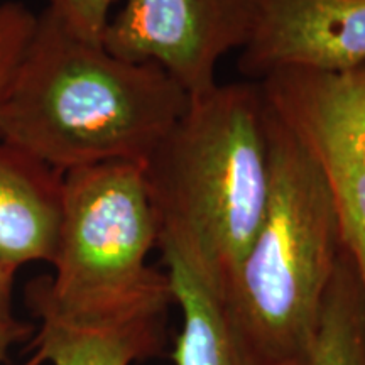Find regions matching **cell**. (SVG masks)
Listing matches in <instances>:
<instances>
[{
  "mask_svg": "<svg viewBox=\"0 0 365 365\" xmlns=\"http://www.w3.org/2000/svg\"><path fill=\"white\" fill-rule=\"evenodd\" d=\"M188 103L163 68L113 56L46 7L0 98V140L61 173L144 163Z\"/></svg>",
  "mask_w": 365,
  "mask_h": 365,
  "instance_id": "cell-1",
  "label": "cell"
},
{
  "mask_svg": "<svg viewBox=\"0 0 365 365\" xmlns=\"http://www.w3.org/2000/svg\"><path fill=\"white\" fill-rule=\"evenodd\" d=\"M266 130V212L223 303L240 365H307L344 240L322 168L267 102Z\"/></svg>",
  "mask_w": 365,
  "mask_h": 365,
  "instance_id": "cell-2",
  "label": "cell"
},
{
  "mask_svg": "<svg viewBox=\"0 0 365 365\" xmlns=\"http://www.w3.org/2000/svg\"><path fill=\"white\" fill-rule=\"evenodd\" d=\"M159 230L190 242L225 289L266 212L271 161L261 85H217L144 161Z\"/></svg>",
  "mask_w": 365,
  "mask_h": 365,
  "instance_id": "cell-3",
  "label": "cell"
},
{
  "mask_svg": "<svg viewBox=\"0 0 365 365\" xmlns=\"http://www.w3.org/2000/svg\"><path fill=\"white\" fill-rule=\"evenodd\" d=\"M158 218L144 163L110 161L63 173L61 227L54 276L39 277L26 298L76 317L166 308V272L148 266Z\"/></svg>",
  "mask_w": 365,
  "mask_h": 365,
  "instance_id": "cell-4",
  "label": "cell"
},
{
  "mask_svg": "<svg viewBox=\"0 0 365 365\" xmlns=\"http://www.w3.org/2000/svg\"><path fill=\"white\" fill-rule=\"evenodd\" d=\"M261 90L330 185L365 298V65L340 73H274Z\"/></svg>",
  "mask_w": 365,
  "mask_h": 365,
  "instance_id": "cell-5",
  "label": "cell"
},
{
  "mask_svg": "<svg viewBox=\"0 0 365 365\" xmlns=\"http://www.w3.org/2000/svg\"><path fill=\"white\" fill-rule=\"evenodd\" d=\"M262 0H125L110 17L103 48L163 68L190 100L218 85V61L252 38Z\"/></svg>",
  "mask_w": 365,
  "mask_h": 365,
  "instance_id": "cell-6",
  "label": "cell"
},
{
  "mask_svg": "<svg viewBox=\"0 0 365 365\" xmlns=\"http://www.w3.org/2000/svg\"><path fill=\"white\" fill-rule=\"evenodd\" d=\"M365 65V0H262L242 49L245 76L281 71L340 73Z\"/></svg>",
  "mask_w": 365,
  "mask_h": 365,
  "instance_id": "cell-7",
  "label": "cell"
},
{
  "mask_svg": "<svg viewBox=\"0 0 365 365\" xmlns=\"http://www.w3.org/2000/svg\"><path fill=\"white\" fill-rule=\"evenodd\" d=\"M41 327L34 349L51 365H132L163 350L168 309L76 317L26 298Z\"/></svg>",
  "mask_w": 365,
  "mask_h": 365,
  "instance_id": "cell-8",
  "label": "cell"
},
{
  "mask_svg": "<svg viewBox=\"0 0 365 365\" xmlns=\"http://www.w3.org/2000/svg\"><path fill=\"white\" fill-rule=\"evenodd\" d=\"M63 173L0 140V262L54 261L61 227Z\"/></svg>",
  "mask_w": 365,
  "mask_h": 365,
  "instance_id": "cell-9",
  "label": "cell"
},
{
  "mask_svg": "<svg viewBox=\"0 0 365 365\" xmlns=\"http://www.w3.org/2000/svg\"><path fill=\"white\" fill-rule=\"evenodd\" d=\"M170 279L173 301L182 314L176 339V365H240L228 328L223 289L208 272L190 242L171 230H159L158 244Z\"/></svg>",
  "mask_w": 365,
  "mask_h": 365,
  "instance_id": "cell-10",
  "label": "cell"
},
{
  "mask_svg": "<svg viewBox=\"0 0 365 365\" xmlns=\"http://www.w3.org/2000/svg\"><path fill=\"white\" fill-rule=\"evenodd\" d=\"M307 365H365V298L352 255L341 249Z\"/></svg>",
  "mask_w": 365,
  "mask_h": 365,
  "instance_id": "cell-11",
  "label": "cell"
},
{
  "mask_svg": "<svg viewBox=\"0 0 365 365\" xmlns=\"http://www.w3.org/2000/svg\"><path fill=\"white\" fill-rule=\"evenodd\" d=\"M38 16L21 2L0 4V98L34 33Z\"/></svg>",
  "mask_w": 365,
  "mask_h": 365,
  "instance_id": "cell-12",
  "label": "cell"
},
{
  "mask_svg": "<svg viewBox=\"0 0 365 365\" xmlns=\"http://www.w3.org/2000/svg\"><path fill=\"white\" fill-rule=\"evenodd\" d=\"M118 0H49L48 9L73 34L103 44V34L110 22L112 7Z\"/></svg>",
  "mask_w": 365,
  "mask_h": 365,
  "instance_id": "cell-13",
  "label": "cell"
},
{
  "mask_svg": "<svg viewBox=\"0 0 365 365\" xmlns=\"http://www.w3.org/2000/svg\"><path fill=\"white\" fill-rule=\"evenodd\" d=\"M33 331L34 327L27 325L19 318L0 317V364L4 365V362H6L14 345L29 339Z\"/></svg>",
  "mask_w": 365,
  "mask_h": 365,
  "instance_id": "cell-14",
  "label": "cell"
},
{
  "mask_svg": "<svg viewBox=\"0 0 365 365\" xmlns=\"http://www.w3.org/2000/svg\"><path fill=\"white\" fill-rule=\"evenodd\" d=\"M16 274L0 262V317L12 318V284Z\"/></svg>",
  "mask_w": 365,
  "mask_h": 365,
  "instance_id": "cell-15",
  "label": "cell"
},
{
  "mask_svg": "<svg viewBox=\"0 0 365 365\" xmlns=\"http://www.w3.org/2000/svg\"><path fill=\"white\" fill-rule=\"evenodd\" d=\"M36 352L31 355L29 359L26 360V362H22L21 365H44L46 364V359H44V355H43V352H39L38 349H34ZM2 365V364H0Z\"/></svg>",
  "mask_w": 365,
  "mask_h": 365,
  "instance_id": "cell-16",
  "label": "cell"
}]
</instances>
